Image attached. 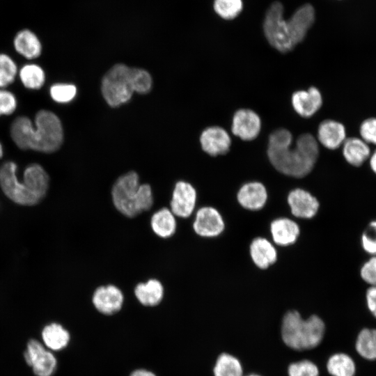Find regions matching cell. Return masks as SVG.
<instances>
[{
    "label": "cell",
    "mask_w": 376,
    "mask_h": 376,
    "mask_svg": "<svg viewBox=\"0 0 376 376\" xmlns=\"http://www.w3.org/2000/svg\"><path fill=\"white\" fill-rule=\"evenodd\" d=\"M292 136L281 128L273 132L268 141L267 155L273 166L281 173L302 178L308 175L319 155L315 138L308 133L300 135L292 149Z\"/></svg>",
    "instance_id": "cell-1"
},
{
    "label": "cell",
    "mask_w": 376,
    "mask_h": 376,
    "mask_svg": "<svg viewBox=\"0 0 376 376\" xmlns=\"http://www.w3.org/2000/svg\"><path fill=\"white\" fill-rule=\"evenodd\" d=\"M10 136L22 150L51 153L61 147L63 130L59 118L54 113L42 109L35 116V125L26 116L16 118L10 126Z\"/></svg>",
    "instance_id": "cell-2"
},
{
    "label": "cell",
    "mask_w": 376,
    "mask_h": 376,
    "mask_svg": "<svg viewBox=\"0 0 376 376\" xmlns=\"http://www.w3.org/2000/svg\"><path fill=\"white\" fill-rule=\"evenodd\" d=\"M325 324L318 315L307 319L301 318L297 311H289L283 316L281 325V336L284 344L296 351L312 350L322 341Z\"/></svg>",
    "instance_id": "cell-3"
},
{
    "label": "cell",
    "mask_w": 376,
    "mask_h": 376,
    "mask_svg": "<svg viewBox=\"0 0 376 376\" xmlns=\"http://www.w3.org/2000/svg\"><path fill=\"white\" fill-rule=\"evenodd\" d=\"M139 175L130 171L119 175L111 188V198L114 208L123 216L132 219L143 213L139 191Z\"/></svg>",
    "instance_id": "cell-4"
},
{
    "label": "cell",
    "mask_w": 376,
    "mask_h": 376,
    "mask_svg": "<svg viewBox=\"0 0 376 376\" xmlns=\"http://www.w3.org/2000/svg\"><path fill=\"white\" fill-rule=\"evenodd\" d=\"M133 92L132 68L124 64L113 66L102 79V93L111 107H118L127 102Z\"/></svg>",
    "instance_id": "cell-5"
},
{
    "label": "cell",
    "mask_w": 376,
    "mask_h": 376,
    "mask_svg": "<svg viewBox=\"0 0 376 376\" xmlns=\"http://www.w3.org/2000/svg\"><path fill=\"white\" fill-rule=\"evenodd\" d=\"M283 7L280 2L273 3L269 8L263 23L265 37L276 49L286 53L296 46L289 20L283 17Z\"/></svg>",
    "instance_id": "cell-6"
},
{
    "label": "cell",
    "mask_w": 376,
    "mask_h": 376,
    "mask_svg": "<svg viewBox=\"0 0 376 376\" xmlns=\"http://www.w3.org/2000/svg\"><path fill=\"white\" fill-rule=\"evenodd\" d=\"M17 166L8 161L0 167V187L5 195L15 203L30 206L40 201L33 196L17 178Z\"/></svg>",
    "instance_id": "cell-7"
},
{
    "label": "cell",
    "mask_w": 376,
    "mask_h": 376,
    "mask_svg": "<svg viewBox=\"0 0 376 376\" xmlns=\"http://www.w3.org/2000/svg\"><path fill=\"white\" fill-rule=\"evenodd\" d=\"M91 304L100 315L113 316L123 310L125 295L123 290L114 284L101 285L93 292Z\"/></svg>",
    "instance_id": "cell-8"
},
{
    "label": "cell",
    "mask_w": 376,
    "mask_h": 376,
    "mask_svg": "<svg viewBox=\"0 0 376 376\" xmlns=\"http://www.w3.org/2000/svg\"><path fill=\"white\" fill-rule=\"evenodd\" d=\"M24 357L36 376H52L56 370V357L36 339L32 338L28 341Z\"/></svg>",
    "instance_id": "cell-9"
},
{
    "label": "cell",
    "mask_w": 376,
    "mask_h": 376,
    "mask_svg": "<svg viewBox=\"0 0 376 376\" xmlns=\"http://www.w3.org/2000/svg\"><path fill=\"white\" fill-rule=\"evenodd\" d=\"M198 199L195 187L189 182H175L169 207L178 219L190 218L196 209Z\"/></svg>",
    "instance_id": "cell-10"
},
{
    "label": "cell",
    "mask_w": 376,
    "mask_h": 376,
    "mask_svg": "<svg viewBox=\"0 0 376 376\" xmlns=\"http://www.w3.org/2000/svg\"><path fill=\"white\" fill-rule=\"evenodd\" d=\"M191 227L195 234L201 237H214L224 229V222L219 211L211 206L199 207L194 214Z\"/></svg>",
    "instance_id": "cell-11"
},
{
    "label": "cell",
    "mask_w": 376,
    "mask_h": 376,
    "mask_svg": "<svg viewBox=\"0 0 376 376\" xmlns=\"http://www.w3.org/2000/svg\"><path fill=\"white\" fill-rule=\"evenodd\" d=\"M260 129V118L253 111L241 109L235 113L231 130L237 137L244 141L253 140L259 134Z\"/></svg>",
    "instance_id": "cell-12"
},
{
    "label": "cell",
    "mask_w": 376,
    "mask_h": 376,
    "mask_svg": "<svg viewBox=\"0 0 376 376\" xmlns=\"http://www.w3.org/2000/svg\"><path fill=\"white\" fill-rule=\"evenodd\" d=\"M133 293L137 302L145 308H156L163 301L165 290L163 283L156 278L137 283Z\"/></svg>",
    "instance_id": "cell-13"
},
{
    "label": "cell",
    "mask_w": 376,
    "mask_h": 376,
    "mask_svg": "<svg viewBox=\"0 0 376 376\" xmlns=\"http://www.w3.org/2000/svg\"><path fill=\"white\" fill-rule=\"evenodd\" d=\"M200 141L203 150L211 156L226 154L231 144L228 132L219 126L209 127L204 130Z\"/></svg>",
    "instance_id": "cell-14"
},
{
    "label": "cell",
    "mask_w": 376,
    "mask_h": 376,
    "mask_svg": "<svg viewBox=\"0 0 376 376\" xmlns=\"http://www.w3.org/2000/svg\"><path fill=\"white\" fill-rule=\"evenodd\" d=\"M288 203L292 214L299 218L313 217L320 206L317 198L302 189L291 191L288 196Z\"/></svg>",
    "instance_id": "cell-15"
},
{
    "label": "cell",
    "mask_w": 376,
    "mask_h": 376,
    "mask_svg": "<svg viewBox=\"0 0 376 376\" xmlns=\"http://www.w3.org/2000/svg\"><path fill=\"white\" fill-rule=\"evenodd\" d=\"M292 104L299 116L310 118L322 107V97L317 88L311 86L307 91L295 92L292 95Z\"/></svg>",
    "instance_id": "cell-16"
},
{
    "label": "cell",
    "mask_w": 376,
    "mask_h": 376,
    "mask_svg": "<svg viewBox=\"0 0 376 376\" xmlns=\"http://www.w3.org/2000/svg\"><path fill=\"white\" fill-rule=\"evenodd\" d=\"M22 182L33 196L41 201L49 189V177L41 165L31 164L24 170Z\"/></svg>",
    "instance_id": "cell-17"
},
{
    "label": "cell",
    "mask_w": 376,
    "mask_h": 376,
    "mask_svg": "<svg viewBox=\"0 0 376 376\" xmlns=\"http://www.w3.org/2000/svg\"><path fill=\"white\" fill-rule=\"evenodd\" d=\"M150 226L157 237L166 240L175 234L178 219L169 207H162L152 213Z\"/></svg>",
    "instance_id": "cell-18"
},
{
    "label": "cell",
    "mask_w": 376,
    "mask_h": 376,
    "mask_svg": "<svg viewBox=\"0 0 376 376\" xmlns=\"http://www.w3.org/2000/svg\"><path fill=\"white\" fill-rule=\"evenodd\" d=\"M318 139L326 148L335 150L346 139V130L343 124L334 120H323L318 129Z\"/></svg>",
    "instance_id": "cell-19"
},
{
    "label": "cell",
    "mask_w": 376,
    "mask_h": 376,
    "mask_svg": "<svg viewBox=\"0 0 376 376\" xmlns=\"http://www.w3.org/2000/svg\"><path fill=\"white\" fill-rule=\"evenodd\" d=\"M237 198L243 207L258 210L265 205L267 193L265 187L261 182H251L244 184L240 189Z\"/></svg>",
    "instance_id": "cell-20"
},
{
    "label": "cell",
    "mask_w": 376,
    "mask_h": 376,
    "mask_svg": "<svg viewBox=\"0 0 376 376\" xmlns=\"http://www.w3.org/2000/svg\"><path fill=\"white\" fill-rule=\"evenodd\" d=\"M291 26L295 44L302 42L315 20V10L311 4L299 8L288 19Z\"/></svg>",
    "instance_id": "cell-21"
},
{
    "label": "cell",
    "mask_w": 376,
    "mask_h": 376,
    "mask_svg": "<svg viewBox=\"0 0 376 376\" xmlns=\"http://www.w3.org/2000/svg\"><path fill=\"white\" fill-rule=\"evenodd\" d=\"M343 146V155L346 162L354 167L362 166L370 155L368 143L358 137L346 139Z\"/></svg>",
    "instance_id": "cell-22"
},
{
    "label": "cell",
    "mask_w": 376,
    "mask_h": 376,
    "mask_svg": "<svg viewBox=\"0 0 376 376\" xmlns=\"http://www.w3.org/2000/svg\"><path fill=\"white\" fill-rule=\"evenodd\" d=\"M270 230L274 242L280 246L293 244L299 234V228L297 223L288 218L274 220L271 224Z\"/></svg>",
    "instance_id": "cell-23"
},
{
    "label": "cell",
    "mask_w": 376,
    "mask_h": 376,
    "mask_svg": "<svg viewBox=\"0 0 376 376\" xmlns=\"http://www.w3.org/2000/svg\"><path fill=\"white\" fill-rule=\"evenodd\" d=\"M41 336L45 346L51 351H61L65 349L70 341L69 331L58 322L45 325Z\"/></svg>",
    "instance_id": "cell-24"
},
{
    "label": "cell",
    "mask_w": 376,
    "mask_h": 376,
    "mask_svg": "<svg viewBox=\"0 0 376 376\" xmlns=\"http://www.w3.org/2000/svg\"><path fill=\"white\" fill-rule=\"evenodd\" d=\"M250 254L256 266L266 269L276 260V251L265 238L254 239L250 246Z\"/></svg>",
    "instance_id": "cell-25"
},
{
    "label": "cell",
    "mask_w": 376,
    "mask_h": 376,
    "mask_svg": "<svg viewBox=\"0 0 376 376\" xmlns=\"http://www.w3.org/2000/svg\"><path fill=\"white\" fill-rule=\"evenodd\" d=\"M14 47L22 56L28 59L38 58L42 52V45L36 35L28 29L19 31L14 38Z\"/></svg>",
    "instance_id": "cell-26"
},
{
    "label": "cell",
    "mask_w": 376,
    "mask_h": 376,
    "mask_svg": "<svg viewBox=\"0 0 376 376\" xmlns=\"http://www.w3.org/2000/svg\"><path fill=\"white\" fill-rule=\"evenodd\" d=\"M328 373L332 376H354L356 365L347 354L339 352L331 355L326 364Z\"/></svg>",
    "instance_id": "cell-27"
},
{
    "label": "cell",
    "mask_w": 376,
    "mask_h": 376,
    "mask_svg": "<svg viewBox=\"0 0 376 376\" xmlns=\"http://www.w3.org/2000/svg\"><path fill=\"white\" fill-rule=\"evenodd\" d=\"M214 376H244L240 361L235 356L223 352L216 359L213 367Z\"/></svg>",
    "instance_id": "cell-28"
},
{
    "label": "cell",
    "mask_w": 376,
    "mask_h": 376,
    "mask_svg": "<svg viewBox=\"0 0 376 376\" xmlns=\"http://www.w3.org/2000/svg\"><path fill=\"white\" fill-rule=\"evenodd\" d=\"M355 348L363 359L376 360V329H361L357 336Z\"/></svg>",
    "instance_id": "cell-29"
},
{
    "label": "cell",
    "mask_w": 376,
    "mask_h": 376,
    "mask_svg": "<svg viewBox=\"0 0 376 376\" xmlns=\"http://www.w3.org/2000/svg\"><path fill=\"white\" fill-rule=\"evenodd\" d=\"M19 76L24 87L29 89H40L45 82L43 69L34 63L24 65L20 69Z\"/></svg>",
    "instance_id": "cell-30"
},
{
    "label": "cell",
    "mask_w": 376,
    "mask_h": 376,
    "mask_svg": "<svg viewBox=\"0 0 376 376\" xmlns=\"http://www.w3.org/2000/svg\"><path fill=\"white\" fill-rule=\"evenodd\" d=\"M17 73V67L14 61L6 54H0V88L11 84Z\"/></svg>",
    "instance_id": "cell-31"
},
{
    "label": "cell",
    "mask_w": 376,
    "mask_h": 376,
    "mask_svg": "<svg viewBox=\"0 0 376 376\" xmlns=\"http://www.w3.org/2000/svg\"><path fill=\"white\" fill-rule=\"evenodd\" d=\"M215 12L225 19L235 18L242 10V0H214Z\"/></svg>",
    "instance_id": "cell-32"
},
{
    "label": "cell",
    "mask_w": 376,
    "mask_h": 376,
    "mask_svg": "<svg viewBox=\"0 0 376 376\" xmlns=\"http://www.w3.org/2000/svg\"><path fill=\"white\" fill-rule=\"evenodd\" d=\"M360 245L366 254L376 256V219L370 220L360 235Z\"/></svg>",
    "instance_id": "cell-33"
},
{
    "label": "cell",
    "mask_w": 376,
    "mask_h": 376,
    "mask_svg": "<svg viewBox=\"0 0 376 376\" xmlns=\"http://www.w3.org/2000/svg\"><path fill=\"white\" fill-rule=\"evenodd\" d=\"M288 376H319L318 366L312 361L304 359L290 363L288 367Z\"/></svg>",
    "instance_id": "cell-34"
},
{
    "label": "cell",
    "mask_w": 376,
    "mask_h": 376,
    "mask_svg": "<svg viewBox=\"0 0 376 376\" xmlns=\"http://www.w3.org/2000/svg\"><path fill=\"white\" fill-rule=\"evenodd\" d=\"M51 97L56 102L67 103L73 100L77 93L75 85L55 84L49 89Z\"/></svg>",
    "instance_id": "cell-35"
},
{
    "label": "cell",
    "mask_w": 376,
    "mask_h": 376,
    "mask_svg": "<svg viewBox=\"0 0 376 376\" xmlns=\"http://www.w3.org/2000/svg\"><path fill=\"white\" fill-rule=\"evenodd\" d=\"M132 80L134 92L144 94L151 89L152 78L145 70L132 68Z\"/></svg>",
    "instance_id": "cell-36"
},
{
    "label": "cell",
    "mask_w": 376,
    "mask_h": 376,
    "mask_svg": "<svg viewBox=\"0 0 376 376\" xmlns=\"http://www.w3.org/2000/svg\"><path fill=\"white\" fill-rule=\"evenodd\" d=\"M359 274L368 286H376V256H370L361 265Z\"/></svg>",
    "instance_id": "cell-37"
},
{
    "label": "cell",
    "mask_w": 376,
    "mask_h": 376,
    "mask_svg": "<svg viewBox=\"0 0 376 376\" xmlns=\"http://www.w3.org/2000/svg\"><path fill=\"white\" fill-rule=\"evenodd\" d=\"M359 134L366 143L376 145V118L365 119L359 127Z\"/></svg>",
    "instance_id": "cell-38"
},
{
    "label": "cell",
    "mask_w": 376,
    "mask_h": 376,
    "mask_svg": "<svg viewBox=\"0 0 376 376\" xmlns=\"http://www.w3.org/2000/svg\"><path fill=\"white\" fill-rule=\"evenodd\" d=\"M17 105L15 95L9 91L0 88V116L12 114L15 111Z\"/></svg>",
    "instance_id": "cell-39"
},
{
    "label": "cell",
    "mask_w": 376,
    "mask_h": 376,
    "mask_svg": "<svg viewBox=\"0 0 376 376\" xmlns=\"http://www.w3.org/2000/svg\"><path fill=\"white\" fill-rule=\"evenodd\" d=\"M365 301L369 313L376 318V286H368L365 292Z\"/></svg>",
    "instance_id": "cell-40"
},
{
    "label": "cell",
    "mask_w": 376,
    "mask_h": 376,
    "mask_svg": "<svg viewBox=\"0 0 376 376\" xmlns=\"http://www.w3.org/2000/svg\"><path fill=\"white\" fill-rule=\"evenodd\" d=\"M129 376H157L152 371L145 368H138L133 370Z\"/></svg>",
    "instance_id": "cell-41"
},
{
    "label": "cell",
    "mask_w": 376,
    "mask_h": 376,
    "mask_svg": "<svg viewBox=\"0 0 376 376\" xmlns=\"http://www.w3.org/2000/svg\"><path fill=\"white\" fill-rule=\"evenodd\" d=\"M368 159L370 168L373 173L376 175V149L370 154Z\"/></svg>",
    "instance_id": "cell-42"
},
{
    "label": "cell",
    "mask_w": 376,
    "mask_h": 376,
    "mask_svg": "<svg viewBox=\"0 0 376 376\" xmlns=\"http://www.w3.org/2000/svg\"><path fill=\"white\" fill-rule=\"evenodd\" d=\"M3 150L1 143L0 142V158L3 157Z\"/></svg>",
    "instance_id": "cell-43"
},
{
    "label": "cell",
    "mask_w": 376,
    "mask_h": 376,
    "mask_svg": "<svg viewBox=\"0 0 376 376\" xmlns=\"http://www.w3.org/2000/svg\"><path fill=\"white\" fill-rule=\"evenodd\" d=\"M245 376H261L258 374H256V373H252V374H249V375H245Z\"/></svg>",
    "instance_id": "cell-44"
}]
</instances>
